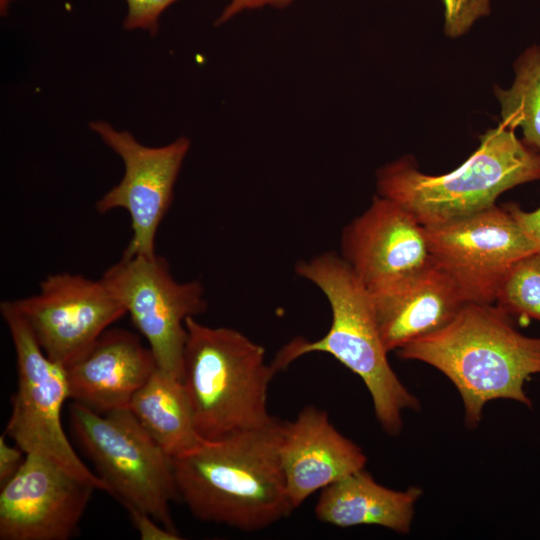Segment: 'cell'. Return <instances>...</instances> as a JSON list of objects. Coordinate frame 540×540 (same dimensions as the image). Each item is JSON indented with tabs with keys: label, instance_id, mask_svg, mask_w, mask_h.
I'll use <instances>...</instances> for the list:
<instances>
[{
	"label": "cell",
	"instance_id": "obj_1",
	"mask_svg": "<svg viewBox=\"0 0 540 540\" xmlns=\"http://www.w3.org/2000/svg\"><path fill=\"white\" fill-rule=\"evenodd\" d=\"M282 422L244 429L173 459L178 496L200 521L253 532L295 509L280 459Z\"/></svg>",
	"mask_w": 540,
	"mask_h": 540
},
{
	"label": "cell",
	"instance_id": "obj_2",
	"mask_svg": "<svg viewBox=\"0 0 540 540\" xmlns=\"http://www.w3.org/2000/svg\"><path fill=\"white\" fill-rule=\"evenodd\" d=\"M397 355L428 364L451 381L470 429L478 426L490 401L532 407L525 384L540 375V337L521 333L494 303L466 302L445 326L403 346Z\"/></svg>",
	"mask_w": 540,
	"mask_h": 540
},
{
	"label": "cell",
	"instance_id": "obj_3",
	"mask_svg": "<svg viewBox=\"0 0 540 540\" xmlns=\"http://www.w3.org/2000/svg\"><path fill=\"white\" fill-rule=\"evenodd\" d=\"M296 273L321 290L330 305L332 319L327 333L308 341L298 337L284 345L271 363L285 369L299 357L322 352L333 356L361 378L373 403L375 416L389 435H398L403 412L420 408L418 398L392 369L382 341L371 293L346 261L333 252L296 264Z\"/></svg>",
	"mask_w": 540,
	"mask_h": 540
},
{
	"label": "cell",
	"instance_id": "obj_4",
	"mask_svg": "<svg viewBox=\"0 0 540 540\" xmlns=\"http://www.w3.org/2000/svg\"><path fill=\"white\" fill-rule=\"evenodd\" d=\"M536 180L540 154L499 124L481 136L479 147L455 170L425 174L404 157L377 172V189L429 228L486 210L503 192Z\"/></svg>",
	"mask_w": 540,
	"mask_h": 540
},
{
	"label": "cell",
	"instance_id": "obj_5",
	"mask_svg": "<svg viewBox=\"0 0 540 540\" xmlns=\"http://www.w3.org/2000/svg\"><path fill=\"white\" fill-rule=\"evenodd\" d=\"M182 382L199 435L208 441L265 426L269 384L276 373L265 349L240 331L188 317Z\"/></svg>",
	"mask_w": 540,
	"mask_h": 540
},
{
	"label": "cell",
	"instance_id": "obj_6",
	"mask_svg": "<svg viewBox=\"0 0 540 540\" xmlns=\"http://www.w3.org/2000/svg\"><path fill=\"white\" fill-rule=\"evenodd\" d=\"M70 426L109 494L135 506L164 527L176 531L170 503L178 498L173 459L128 408L96 412L74 402Z\"/></svg>",
	"mask_w": 540,
	"mask_h": 540
},
{
	"label": "cell",
	"instance_id": "obj_7",
	"mask_svg": "<svg viewBox=\"0 0 540 540\" xmlns=\"http://www.w3.org/2000/svg\"><path fill=\"white\" fill-rule=\"evenodd\" d=\"M17 361V389L5 434L25 454L47 457L72 475L109 494L105 482L79 458L62 425L69 398L65 367L41 349L12 300L0 303Z\"/></svg>",
	"mask_w": 540,
	"mask_h": 540
},
{
	"label": "cell",
	"instance_id": "obj_8",
	"mask_svg": "<svg viewBox=\"0 0 540 540\" xmlns=\"http://www.w3.org/2000/svg\"><path fill=\"white\" fill-rule=\"evenodd\" d=\"M101 280L148 342L157 368L182 380L185 321L207 310L202 283L177 281L167 260L157 253L122 254Z\"/></svg>",
	"mask_w": 540,
	"mask_h": 540
},
{
	"label": "cell",
	"instance_id": "obj_9",
	"mask_svg": "<svg viewBox=\"0 0 540 540\" xmlns=\"http://www.w3.org/2000/svg\"><path fill=\"white\" fill-rule=\"evenodd\" d=\"M426 231L433 264L450 277L466 302L494 303L508 271L536 252L505 206L494 205Z\"/></svg>",
	"mask_w": 540,
	"mask_h": 540
},
{
	"label": "cell",
	"instance_id": "obj_10",
	"mask_svg": "<svg viewBox=\"0 0 540 540\" xmlns=\"http://www.w3.org/2000/svg\"><path fill=\"white\" fill-rule=\"evenodd\" d=\"M90 127L124 164L120 182L96 202L97 212L123 209L128 213L132 236L123 254H155L157 231L172 204L174 185L190 140L180 137L165 146L148 147L128 131L116 130L107 122H92Z\"/></svg>",
	"mask_w": 540,
	"mask_h": 540
},
{
	"label": "cell",
	"instance_id": "obj_11",
	"mask_svg": "<svg viewBox=\"0 0 540 540\" xmlns=\"http://www.w3.org/2000/svg\"><path fill=\"white\" fill-rule=\"evenodd\" d=\"M12 302L41 349L64 367L127 314L101 278L67 272L48 275L37 294Z\"/></svg>",
	"mask_w": 540,
	"mask_h": 540
},
{
	"label": "cell",
	"instance_id": "obj_12",
	"mask_svg": "<svg viewBox=\"0 0 540 540\" xmlns=\"http://www.w3.org/2000/svg\"><path fill=\"white\" fill-rule=\"evenodd\" d=\"M94 490L53 460L26 454L0 488V540H68L76 534Z\"/></svg>",
	"mask_w": 540,
	"mask_h": 540
},
{
	"label": "cell",
	"instance_id": "obj_13",
	"mask_svg": "<svg viewBox=\"0 0 540 540\" xmlns=\"http://www.w3.org/2000/svg\"><path fill=\"white\" fill-rule=\"evenodd\" d=\"M340 247L341 257L370 293L405 283L433 265L426 228L379 194L343 229Z\"/></svg>",
	"mask_w": 540,
	"mask_h": 540
},
{
	"label": "cell",
	"instance_id": "obj_14",
	"mask_svg": "<svg viewBox=\"0 0 540 540\" xmlns=\"http://www.w3.org/2000/svg\"><path fill=\"white\" fill-rule=\"evenodd\" d=\"M279 459L294 508L316 491L364 469L367 462L362 449L333 426L324 410L312 405L293 421L282 422Z\"/></svg>",
	"mask_w": 540,
	"mask_h": 540
},
{
	"label": "cell",
	"instance_id": "obj_15",
	"mask_svg": "<svg viewBox=\"0 0 540 540\" xmlns=\"http://www.w3.org/2000/svg\"><path fill=\"white\" fill-rule=\"evenodd\" d=\"M156 368L151 349L137 334L108 328L65 367L69 398L99 413L127 408Z\"/></svg>",
	"mask_w": 540,
	"mask_h": 540
},
{
	"label": "cell",
	"instance_id": "obj_16",
	"mask_svg": "<svg viewBox=\"0 0 540 540\" xmlns=\"http://www.w3.org/2000/svg\"><path fill=\"white\" fill-rule=\"evenodd\" d=\"M388 352L445 326L466 303L450 277L436 265L393 288L371 293Z\"/></svg>",
	"mask_w": 540,
	"mask_h": 540
},
{
	"label": "cell",
	"instance_id": "obj_17",
	"mask_svg": "<svg viewBox=\"0 0 540 540\" xmlns=\"http://www.w3.org/2000/svg\"><path fill=\"white\" fill-rule=\"evenodd\" d=\"M422 493L419 487H385L364 468L323 488L314 512L319 521L341 528L376 525L407 534Z\"/></svg>",
	"mask_w": 540,
	"mask_h": 540
},
{
	"label": "cell",
	"instance_id": "obj_18",
	"mask_svg": "<svg viewBox=\"0 0 540 540\" xmlns=\"http://www.w3.org/2000/svg\"><path fill=\"white\" fill-rule=\"evenodd\" d=\"M127 408L172 459L206 441L196 429L182 380L159 368L134 394Z\"/></svg>",
	"mask_w": 540,
	"mask_h": 540
},
{
	"label": "cell",
	"instance_id": "obj_19",
	"mask_svg": "<svg viewBox=\"0 0 540 540\" xmlns=\"http://www.w3.org/2000/svg\"><path fill=\"white\" fill-rule=\"evenodd\" d=\"M509 89L495 88L501 106V125L522 131V141L540 154V45L527 48L514 63Z\"/></svg>",
	"mask_w": 540,
	"mask_h": 540
},
{
	"label": "cell",
	"instance_id": "obj_20",
	"mask_svg": "<svg viewBox=\"0 0 540 540\" xmlns=\"http://www.w3.org/2000/svg\"><path fill=\"white\" fill-rule=\"evenodd\" d=\"M494 304L511 317L540 323V253L522 258L508 271Z\"/></svg>",
	"mask_w": 540,
	"mask_h": 540
},
{
	"label": "cell",
	"instance_id": "obj_21",
	"mask_svg": "<svg viewBox=\"0 0 540 540\" xmlns=\"http://www.w3.org/2000/svg\"><path fill=\"white\" fill-rule=\"evenodd\" d=\"M443 3L445 33L453 38L466 33L477 19L486 16L490 10V0H443Z\"/></svg>",
	"mask_w": 540,
	"mask_h": 540
},
{
	"label": "cell",
	"instance_id": "obj_22",
	"mask_svg": "<svg viewBox=\"0 0 540 540\" xmlns=\"http://www.w3.org/2000/svg\"><path fill=\"white\" fill-rule=\"evenodd\" d=\"M1 0V9L7 10L9 2ZM128 11L123 26L128 30H147L152 36L157 34L158 20L162 12L178 0H125Z\"/></svg>",
	"mask_w": 540,
	"mask_h": 540
},
{
	"label": "cell",
	"instance_id": "obj_23",
	"mask_svg": "<svg viewBox=\"0 0 540 540\" xmlns=\"http://www.w3.org/2000/svg\"><path fill=\"white\" fill-rule=\"evenodd\" d=\"M123 506L128 511L129 517L142 540L181 539L178 532L164 527L145 511L129 504Z\"/></svg>",
	"mask_w": 540,
	"mask_h": 540
},
{
	"label": "cell",
	"instance_id": "obj_24",
	"mask_svg": "<svg viewBox=\"0 0 540 540\" xmlns=\"http://www.w3.org/2000/svg\"><path fill=\"white\" fill-rule=\"evenodd\" d=\"M504 206L533 244L536 253H540V207L534 211H525L514 203H508Z\"/></svg>",
	"mask_w": 540,
	"mask_h": 540
},
{
	"label": "cell",
	"instance_id": "obj_25",
	"mask_svg": "<svg viewBox=\"0 0 540 540\" xmlns=\"http://www.w3.org/2000/svg\"><path fill=\"white\" fill-rule=\"evenodd\" d=\"M6 436L3 433L0 437V487L18 472L26 457L20 447L7 442Z\"/></svg>",
	"mask_w": 540,
	"mask_h": 540
},
{
	"label": "cell",
	"instance_id": "obj_26",
	"mask_svg": "<svg viewBox=\"0 0 540 540\" xmlns=\"http://www.w3.org/2000/svg\"><path fill=\"white\" fill-rule=\"evenodd\" d=\"M292 1L293 0H231L216 20V25L223 24L244 10L256 9L264 6L284 8Z\"/></svg>",
	"mask_w": 540,
	"mask_h": 540
}]
</instances>
